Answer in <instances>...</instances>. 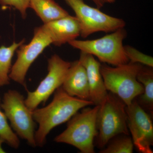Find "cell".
<instances>
[{"mask_svg":"<svg viewBox=\"0 0 153 153\" xmlns=\"http://www.w3.org/2000/svg\"><path fill=\"white\" fill-rule=\"evenodd\" d=\"M1 100L0 98V137L11 147L18 149L20 146V140L9 124L4 113L1 110Z\"/></svg>","mask_w":153,"mask_h":153,"instance_id":"cell-18","label":"cell"},{"mask_svg":"<svg viewBox=\"0 0 153 153\" xmlns=\"http://www.w3.org/2000/svg\"><path fill=\"white\" fill-rule=\"evenodd\" d=\"M30 0H0V5L3 7L10 6L18 10L22 18L27 17V11L30 8Z\"/></svg>","mask_w":153,"mask_h":153,"instance_id":"cell-20","label":"cell"},{"mask_svg":"<svg viewBox=\"0 0 153 153\" xmlns=\"http://www.w3.org/2000/svg\"><path fill=\"white\" fill-rule=\"evenodd\" d=\"M95 5L97 8L100 9L103 7L105 5L108 4H113L116 0H90Z\"/></svg>","mask_w":153,"mask_h":153,"instance_id":"cell-21","label":"cell"},{"mask_svg":"<svg viewBox=\"0 0 153 153\" xmlns=\"http://www.w3.org/2000/svg\"><path fill=\"white\" fill-rule=\"evenodd\" d=\"M71 63L63 60L57 55H52L48 60V74L33 91H27L25 101L31 111L38 108L41 103H45L50 96L61 86Z\"/></svg>","mask_w":153,"mask_h":153,"instance_id":"cell-8","label":"cell"},{"mask_svg":"<svg viewBox=\"0 0 153 153\" xmlns=\"http://www.w3.org/2000/svg\"><path fill=\"white\" fill-rule=\"evenodd\" d=\"M52 44L51 37L42 27L36 28L34 36L28 44H22L17 50V58L11 67L10 79L26 88V74L29 68L44 49Z\"/></svg>","mask_w":153,"mask_h":153,"instance_id":"cell-9","label":"cell"},{"mask_svg":"<svg viewBox=\"0 0 153 153\" xmlns=\"http://www.w3.org/2000/svg\"><path fill=\"white\" fill-rule=\"evenodd\" d=\"M127 125L134 146L140 152L153 153V126L150 115L135 99L126 106Z\"/></svg>","mask_w":153,"mask_h":153,"instance_id":"cell-10","label":"cell"},{"mask_svg":"<svg viewBox=\"0 0 153 153\" xmlns=\"http://www.w3.org/2000/svg\"><path fill=\"white\" fill-rule=\"evenodd\" d=\"M4 143V140L1 138L0 137V153H6L5 151L3 149L2 146V144Z\"/></svg>","mask_w":153,"mask_h":153,"instance_id":"cell-22","label":"cell"},{"mask_svg":"<svg viewBox=\"0 0 153 153\" xmlns=\"http://www.w3.org/2000/svg\"><path fill=\"white\" fill-rule=\"evenodd\" d=\"M25 98L20 92L10 90L4 94L1 108L10 123L11 127L17 135L27 141L33 147L35 140V122L33 112L27 107Z\"/></svg>","mask_w":153,"mask_h":153,"instance_id":"cell-6","label":"cell"},{"mask_svg":"<svg viewBox=\"0 0 153 153\" xmlns=\"http://www.w3.org/2000/svg\"><path fill=\"white\" fill-rule=\"evenodd\" d=\"M125 50L130 62L138 63L149 67H153V58L131 46H124Z\"/></svg>","mask_w":153,"mask_h":153,"instance_id":"cell-19","label":"cell"},{"mask_svg":"<svg viewBox=\"0 0 153 153\" xmlns=\"http://www.w3.org/2000/svg\"><path fill=\"white\" fill-rule=\"evenodd\" d=\"M143 66L140 63L130 62L114 67L105 63L101 64L100 72L107 90L118 96L127 106L131 104L143 93V87L137 79V75Z\"/></svg>","mask_w":153,"mask_h":153,"instance_id":"cell-3","label":"cell"},{"mask_svg":"<svg viewBox=\"0 0 153 153\" xmlns=\"http://www.w3.org/2000/svg\"><path fill=\"white\" fill-rule=\"evenodd\" d=\"M134 145L131 137L128 135H118L114 137L100 151V153H132Z\"/></svg>","mask_w":153,"mask_h":153,"instance_id":"cell-17","label":"cell"},{"mask_svg":"<svg viewBox=\"0 0 153 153\" xmlns=\"http://www.w3.org/2000/svg\"><path fill=\"white\" fill-rule=\"evenodd\" d=\"M93 105L90 100L68 95L61 86L57 88L49 105L42 108H37L32 111L33 119L39 125L35 132L36 146L43 147L52 129L68 121L79 110Z\"/></svg>","mask_w":153,"mask_h":153,"instance_id":"cell-1","label":"cell"},{"mask_svg":"<svg viewBox=\"0 0 153 153\" xmlns=\"http://www.w3.org/2000/svg\"><path fill=\"white\" fill-rule=\"evenodd\" d=\"M79 60L86 70L90 101L94 105H100L108 94L100 72L101 64L93 55L84 52H80Z\"/></svg>","mask_w":153,"mask_h":153,"instance_id":"cell-11","label":"cell"},{"mask_svg":"<svg viewBox=\"0 0 153 153\" xmlns=\"http://www.w3.org/2000/svg\"><path fill=\"white\" fill-rule=\"evenodd\" d=\"M61 87L71 96L90 100L86 70L79 60L71 63Z\"/></svg>","mask_w":153,"mask_h":153,"instance_id":"cell-13","label":"cell"},{"mask_svg":"<svg viewBox=\"0 0 153 153\" xmlns=\"http://www.w3.org/2000/svg\"><path fill=\"white\" fill-rule=\"evenodd\" d=\"M74 11L80 27V36L86 38L98 32L112 33L124 28L123 19L111 16L100 9L88 5L84 0H64Z\"/></svg>","mask_w":153,"mask_h":153,"instance_id":"cell-7","label":"cell"},{"mask_svg":"<svg viewBox=\"0 0 153 153\" xmlns=\"http://www.w3.org/2000/svg\"><path fill=\"white\" fill-rule=\"evenodd\" d=\"M30 7L34 10L44 24L69 15L54 0H30Z\"/></svg>","mask_w":153,"mask_h":153,"instance_id":"cell-14","label":"cell"},{"mask_svg":"<svg viewBox=\"0 0 153 153\" xmlns=\"http://www.w3.org/2000/svg\"><path fill=\"white\" fill-rule=\"evenodd\" d=\"M137 79L141 83L143 93L138 96L137 102L145 111L153 114V70L152 67L143 66L137 75Z\"/></svg>","mask_w":153,"mask_h":153,"instance_id":"cell-15","label":"cell"},{"mask_svg":"<svg viewBox=\"0 0 153 153\" xmlns=\"http://www.w3.org/2000/svg\"><path fill=\"white\" fill-rule=\"evenodd\" d=\"M100 105L84 108L68 120L67 128L55 139V142L71 145L80 153H94L97 135V117Z\"/></svg>","mask_w":153,"mask_h":153,"instance_id":"cell-2","label":"cell"},{"mask_svg":"<svg viewBox=\"0 0 153 153\" xmlns=\"http://www.w3.org/2000/svg\"><path fill=\"white\" fill-rule=\"evenodd\" d=\"M25 42L23 39L19 43L14 42L10 46L0 47V87L10 84L9 74L12 67V61L14 53Z\"/></svg>","mask_w":153,"mask_h":153,"instance_id":"cell-16","label":"cell"},{"mask_svg":"<svg viewBox=\"0 0 153 153\" xmlns=\"http://www.w3.org/2000/svg\"><path fill=\"white\" fill-rule=\"evenodd\" d=\"M42 27L51 37L56 46L69 43L80 36V27L75 16H68L44 24Z\"/></svg>","mask_w":153,"mask_h":153,"instance_id":"cell-12","label":"cell"},{"mask_svg":"<svg viewBox=\"0 0 153 153\" xmlns=\"http://www.w3.org/2000/svg\"><path fill=\"white\" fill-rule=\"evenodd\" d=\"M127 36L126 31L122 28L102 38L91 40L75 39L68 44L80 52L95 56L102 63L117 66L129 62L123 44Z\"/></svg>","mask_w":153,"mask_h":153,"instance_id":"cell-5","label":"cell"},{"mask_svg":"<svg viewBox=\"0 0 153 153\" xmlns=\"http://www.w3.org/2000/svg\"><path fill=\"white\" fill-rule=\"evenodd\" d=\"M126 106L118 96L111 92L100 105L96 137V144L99 149L104 148L110 140L118 135H129Z\"/></svg>","mask_w":153,"mask_h":153,"instance_id":"cell-4","label":"cell"}]
</instances>
